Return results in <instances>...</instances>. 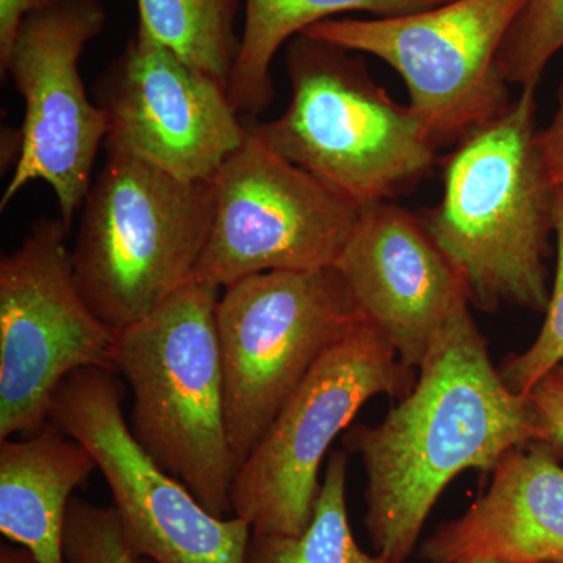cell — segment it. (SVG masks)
Masks as SVG:
<instances>
[{"instance_id":"6da1fadb","label":"cell","mask_w":563,"mask_h":563,"mask_svg":"<svg viewBox=\"0 0 563 563\" xmlns=\"http://www.w3.org/2000/svg\"><path fill=\"white\" fill-rule=\"evenodd\" d=\"M366 472L365 526L377 554L406 563L444 488L466 470L492 473L507 451L544 440L528 395L493 365L470 302L437 335L412 391L377 426L343 432Z\"/></svg>"},{"instance_id":"7a4b0ae2","label":"cell","mask_w":563,"mask_h":563,"mask_svg":"<svg viewBox=\"0 0 563 563\" xmlns=\"http://www.w3.org/2000/svg\"><path fill=\"white\" fill-rule=\"evenodd\" d=\"M536 90L463 136L443 162V196L420 214L476 309L544 313L558 187L544 162Z\"/></svg>"},{"instance_id":"3957f363","label":"cell","mask_w":563,"mask_h":563,"mask_svg":"<svg viewBox=\"0 0 563 563\" xmlns=\"http://www.w3.org/2000/svg\"><path fill=\"white\" fill-rule=\"evenodd\" d=\"M355 52L301 33L287 46L291 101L247 132L355 206L393 202L431 176L439 147Z\"/></svg>"},{"instance_id":"277c9868","label":"cell","mask_w":563,"mask_h":563,"mask_svg":"<svg viewBox=\"0 0 563 563\" xmlns=\"http://www.w3.org/2000/svg\"><path fill=\"white\" fill-rule=\"evenodd\" d=\"M220 288L188 282L117 331V373L131 387L129 428L165 472L220 518L232 517L239 462L229 442L217 329Z\"/></svg>"},{"instance_id":"5b68a950","label":"cell","mask_w":563,"mask_h":563,"mask_svg":"<svg viewBox=\"0 0 563 563\" xmlns=\"http://www.w3.org/2000/svg\"><path fill=\"white\" fill-rule=\"evenodd\" d=\"M213 207L211 181L179 180L131 155L109 154L70 251L92 312L121 331L195 279Z\"/></svg>"},{"instance_id":"8992f818","label":"cell","mask_w":563,"mask_h":563,"mask_svg":"<svg viewBox=\"0 0 563 563\" xmlns=\"http://www.w3.org/2000/svg\"><path fill=\"white\" fill-rule=\"evenodd\" d=\"M417 384L395 347L363 320L340 336L274 418L240 465L231 488L232 517L257 536H301L313 517L321 463L363 404L387 395L398 401Z\"/></svg>"},{"instance_id":"52a82bcc","label":"cell","mask_w":563,"mask_h":563,"mask_svg":"<svg viewBox=\"0 0 563 563\" xmlns=\"http://www.w3.org/2000/svg\"><path fill=\"white\" fill-rule=\"evenodd\" d=\"M361 320L335 266L254 274L222 290L217 329L239 468L314 363Z\"/></svg>"},{"instance_id":"ba28073f","label":"cell","mask_w":563,"mask_h":563,"mask_svg":"<svg viewBox=\"0 0 563 563\" xmlns=\"http://www.w3.org/2000/svg\"><path fill=\"white\" fill-rule=\"evenodd\" d=\"M68 232L62 218H40L0 258V440L47 424L70 374L117 372V331L77 287Z\"/></svg>"},{"instance_id":"9c48e42d","label":"cell","mask_w":563,"mask_h":563,"mask_svg":"<svg viewBox=\"0 0 563 563\" xmlns=\"http://www.w3.org/2000/svg\"><path fill=\"white\" fill-rule=\"evenodd\" d=\"M525 3L453 0L404 16L322 21L303 33L374 55L398 70L410 109L440 150L457 144L512 103L496 54Z\"/></svg>"},{"instance_id":"30bf717a","label":"cell","mask_w":563,"mask_h":563,"mask_svg":"<svg viewBox=\"0 0 563 563\" xmlns=\"http://www.w3.org/2000/svg\"><path fill=\"white\" fill-rule=\"evenodd\" d=\"M213 184V220L195 279L224 290L254 274L335 266L362 209L246 129Z\"/></svg>"},{"instance_id":"8fae6325","label":"cell","mask_w":563,"mask_h":563,"mask_svg":"<svg viewBox=\"0 0 563 563\" xmlns=\"http://www.w3.org/2000/svg\"><path fill=\"white\" fill-rule=\"evenodd\" d=\"M122 398L117 372L80 369L58 388L49 421L95 457L128 543L154 563H246L251 526L210 514L165 472L133 437Z\"/></svg>"},{"instance_id":"7c38bea8","label":"cell","mask_w":563,"mask_h":563,"mask_svg":"<svg viewBox=\"0 0 563 563\" xmlns=\"http://www.w3.org/2000/svg\"><path fill=\"white\" fill-rule=\"evenodd\" d=\"M106 22L101 0H70L25 18L9 60L0 66L25 102L18 157L0 210L36 180L49 185L69 228L84 206L107 122L88 98L79 63Z\"/></svg>"},{"instance_id":"4fadbf2b","label":"cell","mask_w":563,"mask_h":563,"mask_svg":"<svg viewBox=\"0 0 563 563\" xmlns=\"http://www.w3.org/2000/svg\"><path fill=\"white\" fill-rule=\"evenodd\" d=\"M109 154L131 155L184 181H211L246 125L228 87L136 27L95 87Z\"/></svg>"},{"instance_id":"5bb4252c","label":"cell","mask_w":563,"mask_h":563,"mask_svg":"<svg viewBox=\"0 0 563 563\" xmlns=\"http://www.w3.org/2000/svg\"><path fill=\"white\" fill-rule=\"evenodd\" d=\"M335 268L355 307L410 368H420L465 287L422 224L395 202L362 209Z\"/></svg>"},{"instance_id":"9a60e30c","label":"cell","mask_w":563,"mask_h":563,"mask_svg":"<svg viewBox=\"0 0 563 563\" xmlns=\"http://www.w3.org/2000/svg\"><path fill=\"white\" fill-rule=\"evenodd\" d=\"M490 487L420 547L426 563H563V446L536 440L503 455Z\"/></svg>"},{"instance_id":"2e32d148","label":"cell","mask_w":563,"mask_h":563,"mask_svg":"<svg viewBox=\"0 0 563 563\" xmlns=\"http://www.w3.org/2000/svg\"><path fill=\"white\" fill-rule=\"evenodd\" d=\"M98 470L90 451L47 422L25 439L0 440V532L40 563H65L73 493Z\"/></svg>"},{"instance_id":"e0dca14e","label":"cell","mask_w":563,"mask_h":563,"mask_svg":"<svg viewBox=\"0 0 563 563\" xmlns=\"http://www.w3.org/2000/svg\"><path fill=\"white\" fill-rule=\"evenodd\" d=\"M453 0H244L239 57L229 77V98L240 114L257 118L274 101L272 66L285 43L318 22L347 11L404 16Z\"/></svg>"},{"instance_id":"ac0fdd59","label":"cell","mask_w":563,"mask_h":563,"mask_svg":"<svg viewBox=\"0 0 563 563\" xmlns=\"http://www.w3.org/2000/svg\"><path fill=\"white\" fill-rule=\"evenodd\" d=\"M139 25L184 60L228 87L242 33L244 0H136Z\"/></svg>"},{"instance_id":"d6986e66","label":"cell","mask_w":563,"mask_h":563,"mask_svg":"<svg viewBox=\"0 0 563 563\" xmlns=\"http://www.w3.org/2000/svg\"><path fill=\"white\" fill-rule=\"evenodd\" d=\"M346 451L329 457L313 517L301 536L252 533L246 563H399L365 553L352 536L347 515Z\"/></svg>"},{"instance_id":"ffe728a7","label":"cell","mask_w":563,"mask_h":563,"mask_svg":"<svg viewBox=\"0 0 563 563\" xmlns=\"http://www.w3.org/2000/svg\"><path fill=\"white\" fill-rule=\"evenodd\" d=\"M563 47V0H526L499 44L496 62L509 85L537 90Z\"/></svg>"},{"instance_id":"44dd1931","label":"cell","mask_w":563,"mask_h":563,"mask_svg":"<svg viewBox=\"0 0 563 563\" xmlns=\"http://www.w3.org/2000/svg\"><path fill=\"white\" fill-rule=\"evenodd\" d=\"M555 273L542 331L521 354L504 358L499 366L504 383L518 395H528L544 374L563 362V188L555 199Z\"/></svg>"},{"instance_id":"7402d4cb","label":"cell","mask_w":563,"mask_h":563,"mask_svg":"<svg viewBox=\"0 0 563 563\" xmlns=\"http://www.w3.org/2000/svg\"><path fill=\"white\" fill-rule=\"evenodd\" d=\"M65 563H154L125 540L113 507L70 499L63 537Z\"/></svg>"},{"instance_id":"603a6c76","label":"cell","mask_w":563,"mask_h":563,"mask_svg":"<svg viewBox=\"0 0 563 563\" xmlns=\"http://www.w3.org/2000/svg\"><path fill=\"white\" fill-rule=\"evenodd\" d=\"M528 398L539 417L544 440L563 446V362L533 385Z\"/></svg>"},{"instance_id":"cb8c5ba5","label":"cell","mask_w":563,"mask_h":563,"mask_svg":"<svg viewBox=\"0 0 563 563\" xmlns=\"http://www.w3.org/2000/svg\"><path fill=\"white\" fill-rule=\"evenodd\" d=\"M70 0H0V66L9 60L25 18Z\"/></svg>"},{"instance_id":"d4e9b609","label":"cell","mask_w":563,"mask_h":563,"mask_svg":"<svg viewBox=\"0 0 563 563\" xmlns=\"http://www.w3.org/2000/svg\"><path fill=\"white\" fill-rule=\"evenodd\" d=\"M540 143L551 179L555 187L563 188V79L559 88L558 110L550 128L540 132Z\"/></svg>"},{"instance_id":"484cf974","label":"cell","mask_w":563,"mask_h":563,"mask_svg":"<svg viewBox=\"0 0 563 563\" xmlns=\"http://www.w3.org/2000/svg\"><path fill=\"white\" fill-rule=\"evenodd\" d=\"M0 563H40V561L29 548L21 547V544H18V547L2 544V548H0Z\"/></svg>"},{"instance_id":"4316f807","label":"cell","mask_w":563,"mask_h":563,"mask_svg":"<svg viewBox=\"0 0 563 563\" xmlns=\"http://www.w3.org/2000/svg\"><path fill=\"white\" fill-rule=\"evenodd\" d=\"M465 563H512V562L498 561V559H479V561H472V562H465Z\"/></svg>"}]
</instances>
